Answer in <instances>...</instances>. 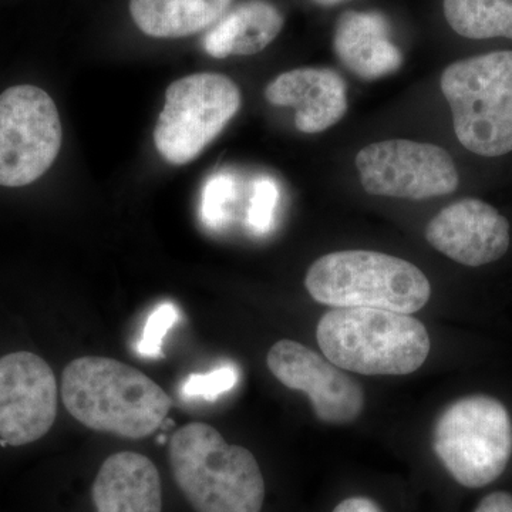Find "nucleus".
<instances>
[{"mask_svg": "<svg viewBox=\"0 0 512 512\" xmlns=\"http://www.w3.org/2000/svg\"><path fill=\"white\" fill-rule=\"evenodd\" d=\"M62 400L87 429L144 439L163 426L170 396L136 367L110 357L84 356L64 367Z\"/></svg>", "mask_w": 512, "mask_h": 512, "instance_id": "1", "label": "nucleus"}, {"mask_svg": "<svg viewBox=\"0 0 512 512\" xmlns=\"http://www.w3.org/2000/svg\"><path fill=\"white\" fill-rule=\"evenodd\" d=\"M175 483L195 512H261L265 481L245 447L229 444L210 424H187L168 448Z\"/></svg>", "mask_w": 512, "mask_h": 512, "instance_id": "2", "label": "nucleus"}, {"mask_svg": "<svg viewBox=\"0 0 512 512\" xmlns=\"http://www.w3.org/2000/svg\"><path fill=\"white\" fill-rule=\"evenodd\" d=\"M316 338L333 365L366 376L410 375L431 350L419 319L383 309H330L319 319Z\"/></svg>", "mask_w": 512, "mask_h": 512, "instance_id": "3", "label": "nucleus"}, {"mask_svg": "<svg viewBox=\"0 0 512 512\" xmlns=\"http://www.w3.org/2000/svg\"><path fill=\"white\" fill-rule=\"evenodd\" d=\"M309 295L330 308L383 309L412 315L430 301L427 276L396 256L375 251L332 252L313 262Z\"/></svg>", "mask_w": 512, "mask_h": 512, "instance_id": "4", "label": "nucleus"}, {"mask_svg": "<svg viewBox=\"0 0 512 512\" xmlns=\"http://www.w3.org/2000/svg\"><path fill=\"white\" fill-rule=\"evenodd\" d=\"M461 146L481 157L512 151V52L450 64L440 80Z\"/></svg>", "mask_w": 512, "mask_h": 512, "instance_id": "5", "label": "nucleus"}, {"mask_svg": "<svg viewBox=\"0 0 512 512\" xmlns=\"http://www.w3.org/2000/svg\"><path fill=\"white\" fill-rule=\"evenodd\" d=\"M433 448L458 484L481 488L493 483L512 456L507 407L485 394L451 403L436 421Z\"/></svg>", "mask_w": 512, "mask_h": 512, "instance_id": "6", "label": "nucleus"}, {"mask_svg": "<svg viewBox=\"0 0 512 512\" xmlns=\"http://www.w3.org/2000/svg\"><path fill=\"white\" fill-rule=\"evenodd\" d=\"M241 90L229 77L197 73L175 80L165 92L154 144L165 161L185 165L200 156L241 109Z\"/></svg>", "mask_w": 512, "mask_h": 512, "instance_id": "7", "label": "nucleus"}, {"mask_svg": "<svg viewBox=\"0 0 512 512\" xmlns=\"http://www.w3.org/2000/svg\"><path fill=\"white\" fill-rule=\"evenodd\" d=\"M55 101L36 86L0 94V185L25 187L47 173L62 147Z\"/></svg>", "mask_w": 512, "mask_h": 512, "instance_id": "8", "label": "nucleus"}, {"mask_svg": "<svg viewBox=\"0 0 512 512\" xmlns=\"http://www.w3.org/2000/svg\"><path fill=\"white\" fill-rule=\"evenodd\" d=\"M356 168L366 192L380 197L429 200L458 188L456 164L436 144L380 141L357 153Z\"/></svg>", "mask_w": 512, "mask_h": 512, "instance_id": "9", "label": "nucleus"}, {"mask_svg": "<svg viewBox=\"0 0 512 512\" xmlns=\"http://www.w3.org/2000/svg\"><path fill=\"white\" fill-rule=\"evenodd\" d=\"M57 416L52 367L30 352L0 357V444L25 446L42 439Z\"/></svg>", "mask_w": 512, "mask_h": 512, "instance_id": "10", "label": "nucleus"}, {"mask_svg": "<svg viewBox=\"0 0 512 512\" xmlns=\"http://www.w3.org/2000/svg\"><path fill=\"white\" fill-rule=\"evenodd\" d=\"M266 363L285 387L309 397L316 417L325 423H352L365 409L362 386L302 343L279 340L269 350Z\"/></svg>", "mask_w": 512, "mask_h": 512, "instance_id": "11", "label": "nucleus"}, {"mask_svg": "<svg viewBox=\"0 0 512 512\" xmlns=\"http://www.w3.org/2000/svg\"><path fill=\"white\" fill-rule=\"evenodd\" d=\"M427 242L458 264L483 266L498 261L510 248V224L493 205L463 198L429 222Z\"/></svg>", "mask_w": 512, "mask_h": 512, "instance_id": "12", "label": "nucleus"}, {"mask_svg": "<svg viewBox=\"0 0 512 512\" xmlns=\"http://www.w3.org/2000/svg\"><path fill=\"white\" fill-rule=\"evenodd\" d=\"M265 99L295 109V126L305 134L328 130L348 111L345 80L330 69L302 67L279 74L265 87Z\"/></svg>", "mask_w": 512, "mask_h": 512, "instance_id": "13", "label": "nucleus"}, {"mask_svg": "<svg viewBox=\"0 0 512 512\" xmlns=\"http://www.w3.org/2000/svg\"><path fill=\"white\" fill-rule=\"evenodd\" d=\"M96 512H161L163 490L156 464L134 451L106 458L94 478Z\"/></svg>", "mask_w": 512, "mask_h": 512, "instance_id": "14", "label": "nucleus"}, {"mask_svg": "<svg viewBox=\"0 0 512 512\" xmlns=\"http://www.w3.org/2000/svg\"><path fill=\"white\" fill-rule=\"evenodd\" d=\"M390 36L389 20L382 13L349 10L338 20L333 46L350 72L360 79L375 80L402 67V52Z\"/></svg>", "mask_w": 512, "mask_h": 512, "instance_id": "15", "label": "nucleus"}, {"mask_svg": "<svg viewBox=\"0 0 512 512\" xmlns=\"http://www.w3.org/2000/svg\"><path fill=\"white\" fill-rule=\"evenodd\" d=\"M284 23V16L269 0H245L208 30L202 47L215 59L256 55L274 42Z\"/></svg>", "mask_w": 512, "mask_h": 512, "instance_id": "16", "label": "nucleus"}, {"mask_svg": "<svg viewBox=\"0 0 512 512\" xmlns=\"http://www.w3.org/2000/svg\"><path fill=\"white\" fill-rule=\"evenodd\" d=\"M232 0H130L134 23L147 36L180 39L211 28Z\"/></svg>", "mask_w": 512, "mask_h": 512, "instance_id": "17", "label": "nucleus"}, {"mask_svg": "<svg viewBox=\"0 0 512 512\" xmlns=\"http://www.w3.org/2000/svg\"><path fill=\"white\" fill-rule=\"evenodd\" d=\"M444 16L467 39L512 40V0H444Z\"/></svg>", "mask_w": 512, "mask_h": 512, "instance_id": "18", "label": "nucleus"}, {"mask_svg": "<svg viewBox=\"0 0 512 512\" xmlns=\"http://www.w3.org/2000/svg\"><path fill=\"white\" fill-rule=\"evenodd\" d=\"M237 197L238 183L234 175L225 171L211 175L202 190L201 220L205 227L212 231L227 227Z\"/></svg>", "mask_w": 512, "mask_h": 512, "instance_id": "19", "label": "nucleus"}, {"mask_svg": "<svg viewBox=\"0 0 512 512\" xmlns=\"http://www.w3.org/2000/svg\"><path fill=\"white\" fill-rule=\"evenodd\" d=\"M278 184L274 178L259 177L252 184L251 200L247 212L248 228L255 235H265L274 227L276 208L279 204Z\"/></svg>", "mask_w": 512, "mask_h": 512, "instance_id": "20", "label": "nucleus"}, {"mask_svg": "<svg viewBox=\"0 0 512 512\" xmlns=\"http://www.w3.org/2000/svg\"><path fill=\"white\" fill-rule=\"evenodd\" d=\"M239 372L237 366L224 365L208 373L190 375L181 384L184 399H202L215 402L221 394L231 392L237 386Z\"/></svg>", "mask_w": 512, "mask_h": 512, "instance_id": "21", "label": "nucleus"}, {"mask_svg": "<svg viewBox=\"0 0 512 512\" xmlns=\"http://www.w3.org/2000/svg\"><path fill=\"white\" fill-rule=\"evenodd\" d=\"M180 318V312L173 303L167 302L157 306L148 316L143 335L138 340L137 352L143 357L158 359L163 357L164 338Z\"/></svg>", "mask_w": 512, "mask_h": 512, "instance_id": "22", "label": "nucleus"}, {"mask_svg": "<svg viewBox=\"0 0 512 512\" xmlns=\"http://www.w3.org/2000/svg\"><path fill=\"white\" fill-rule=\"evenodd\" d=\"M473 512H512V495L504 491L485 495Z\"/></svg>", "mask_w": 512, "mask_h": 512, "instance_id": "23", "label": "nucleus"}, {"mask_svg": "<svg viewBox=\"0 0 512 512\" xmlns=\"http://www.w3.org/2000/svg\"><path fill=\"white\" fill-rule=\"evenodd\" d=\"M332 512H383L382 508L367 497H350L336 505Z\"/></svg>", "mask_w": 512, "mask_h": 512, "instance_id": "24", "label": "nucleus"}, {"mask_svg": "<svg viewBox=\"0 0 512 512\" xmlns=\"http://www.w3.org/2000/svg\"><path fill=\"white\" fill-rule=\"evenodd\" d=\"M313 2L318 3L320 6H333L338 5L343 0H313Z\"/></svg>", "mask_w": 512, "mask_h": 512, "instance_id": "25", "label": "nucleus"}]
</instances>
